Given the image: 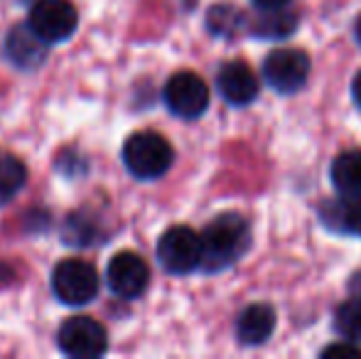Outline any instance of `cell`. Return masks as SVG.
I'll return each instance as SVG.
<instances>
[{
	"label": "cell",
	"instance_id": "cell-1",
	"mask_svg": "<svg viewBox=\"0 0 361 359\" xmlns=\"http://www.w3.org/2000/svg\"><path fill=\"white\" fill-rule=\"evenodd\" d=\"M251 246V226L238 212H224L214 217L202 231V269L219 273L236 261Z\"/></svg>",
	"mask_w": 361,
	"mask_h": 359
},
{
	"label": "cell",
	"instance_id": "cell-2",
	"mask_svg": "<svg viewBox=\"0 0 361 359\" xmlns=\"http://www.w3.org/2000/svg\"><path fill=\"white\" fill-rule=\"evenodd\" d=\"M175 150L155 130H138L123 143V163L138 180H157L172 168Z\"/></svg>",
	"mask_w": 361,
	"mask_h": 359
},
{
	"label": "cell",
	"instance_id": "cell-3",
	"mask_svg": "<svg viewBox=\"0 0 361 359\" xmlns=\"http://www.w3.org/2000/svg\"><path fill=\"white\" fill-rule=\"evenodd\" d=\"M52 293L64 305H89L99 293V271L84 259H64L52 271Z\"/></svg>",
	"mask_w": 361,
	"mask_h": 359
},
{
	"label": "cell",
	"instance_id": "cell-4",
	"mask_svg": "<svg viewBox=\"0 0 361 359\" xmlns=\"http://www.w3.org/2000/svg\"><path fill=\"white\" fill-rule=\"evenodd\" d=\"M57 345L72 359H96L109 350V332L94 317L74 315L59 325Z\"/></svg>",
	"mask_w": 361,
	"mask_h": 359
},
{
	"label": "cell",
	"instance_id": "cell-5",
	"mask_svg": "<svg viewBox=\"0 0 361 359\" xmlns=\"http://www.w3.org/2000/svg\"><path fill=\"white\" fill-rule=\"evenodd\" d=\"M157 261L172 276H187L202 266V236L190 226H172L157 241Z\"/></svg>",
	"mask_w": 361,
	"mask_h": 359
},
{
	"label": "cell",
	"instance_id": "cell-6",
	"mask_svg": "<svg viewBox=\"0 0 361 359\" xmlns=\"http://www.w3.org/2000/svg\"><path fill=\"white\" fill-rule=\"evenodd\" d=\"M27 25L47 44H59L76 32L79 13L72 0H37L30 10Z\"/></svg>",
	"mask_w": 361,
	"mask_h": 359
},
{
	"label": "cell",
	"instance_id": "cell-7",
	"mask_svg": "<svg viewBox=\"0 0 361 359\" xmlns=\"http://www.w3.org/2000/svg\"><path fill=\"white\" fill-rule=\"evenodd\" d=\"M165 104L177 118L195 121L209 109V87L195 72H177L165 84Z\"/></svg>",
	"mask_w": 361,
	"mask_h": 359
},
{
	"label": "cell",
	"instance_id": "cell-8",
	"mask_svg": "<svg viewBox=\"0 0 361 359\" xmlns=\"http://www.w3.org/2000/svg\"><path fill=\"white\" fill-rule=\"evenodd\" d=\"M310 77V57L302 49L278 47L263 62V79L278 94H295Z\"/></svg>",
	"mask_w": 361,
	"mask_h": 359
},
{
	"label": "cell",
	"instance_id": "cell-9",
	"mask_svg": "<svg viewBox=\"0 0 361 359\" xmlns=\"http://www.w3.org/2000/svg\"><path fill=\"white\" fill-rule=\"evenodd\" d=\"M106 283H109L114 296L123 298V300H135L143 296L147 283H150V269H147L143 256L133 254V251H118L109 261Z\"/></svg>",
	"mask_w": 361,
	"mask_h": 359
},
{
	"label": "cell",
	"instance_id": "cell-10",
	"mask_svg": "<svg viewBox=\"0 0 361 359\" xmlns=\"http://www.w3.org/2000/svg\"><path fill=\"white\" fill-rule=\"evenodd\" d=\"M216 89L231 106H248L261 91L258 77L246 62H226L216 74Z\"/></svg>",
	"mask_w": 361,
	"mask_h": 359
},
{
	"label": "cell",
	"instance_id": "cell-11",
	"mask_svg": "<svg viewBox=\"0 0 361 359\" xmlns=\"http://www.w3.org/2000/svg\"><path fill=\"white\" fill-rule=\"evenodd\" d=\"M276 330V310L268 303H253L243 308L236 320V337L241 345H263Z\"/></svg>",
	"mask_w": 361,
	"mask_h": 359
},
{
	"label": "cell",
	"instance_id": "cell-12",
	"mask_svg": "<svg viewBox=\"0 0 361 359\" xmlns=\"http://www.w3.org/2000/svg\"><path fill=\"white\" fill-rule=\"evenodd\" d=\"M5 54L8 59L20 69H35L47 54V42L30 28L27 23L15 28L8 35V44H5Z\"/></svg>",
	"mask_w": 361,
	"mask_h": 359
},
{
	"label": "cell",
	"instance_id": "cell-13",
	"mask_svg": "<svg viewBox=\"0 0 361 359\" xmlns=\"http://www.w3.org/2000/svg\"><path fill=\"white\" fill-rule=\"evenodd\" d=\"M332 185L342 197H361V150H344L332 163Z\"/></svg>",
	"mask_w": 361,
	"mask_h": 359
},
{
	"label": "cell",
	"instance_id": "cell-14",
	"mask_svg": "<svg viewBox=\"0 0 361 359\" xmlns=\"http://www.w3.org/2000/svg\"><path fill=\"white\" fill-rule=\"evenodd\" d=\"M324 224H332L334 229L352 234L361 239V197H344L342 202H332L322 209Z\"/></svg>",
	"mask_w": 361,
	"mask_h": 359
},
{
	"label": "cell",
	"instance_id": "cell-15",
	"mask_svg": "<svg viewBox=\"0 0 361 359\" xmlns=\"http://www.w3.org/2000/svg\"><path fill=\"white\" fill-rule=\"evenodd\" d=\"M27 182L23 160L10 153H0V205H8Z\"/></svg>",
	"mask_w": 361,
	"mask_h": 359
},
{
	"label": "cell",
	"instance_id": "cell-16",
	"mask_svg": "<svg viewBox=\"0 0 361 359\" xmlns=\"http://www.w3.org/2000/svg\"><path fill=\"white\" fill-rule=\"evenodd\" d=\"M263 13H266V15L253 23V35H256V37L281 39V37L293 35L295 28H298V20H295V15L286 13V8L263 10Z\"/></svg>",
	"mask_w": 361,
	"mask_h": 359
},
{
	"label": "cell",
	"instance_id": "cell-17",
	"mask_svg": "<svg viewBox=\"0 0 361 359\" xmlns=\"http://www.w3.org/2000/svg\"><path fill=\"white\" fill-rule=\"evenodd\" d=\"M334 330L347 342H361V298L342 303L334 312Z\"/></svg>",
	"mask_w": 361,
	"mask_h": 359
},
{
	"label": "cell",
	"instance_id": "cell-18",
	"mask_svg": "<svg viewBox=\"0 0 361 359\" xmlns=\"http://www.w3.org/2000/svg\"><path fill=\"white\" fill-rule=\"evenodd\" d=\"M324 357H361V350L357 342H337V345H329L322 350Z\"/></svg>",
	"mask_w": 361,
	"mask_h": 359
},
{
	"label": "cell",
	"instance_id": "cell-19",
	"mask_svg": "<svg viewBox=\"0 0 361 359\" xmlns=\"http://www.w3.org/2000/svg\"><path fill=\"white\" fill-rule=\"evenodd\" d=\"M290 0H253L258 10H278V8H286Z\"/></svg>",
	"mask_w": 361,
	"mask_h": 359
},
{
	"label": "cell",
	"instance_id": "cell-20",
	"mask_svg": "<svg viewBox=\"0 0 361 359\" xmlns=\"http://www.w3.org/2000/svg\"><path fill=\"white\" fill-rule=\"evenodd\" d=\"M352 96H354V101H357V106L361 109V72L354 77V82H352Z\"/></svg>",
	"mask_w": 361,
	"mask_h": 359
},
{
	"label": "cell",
	"instance_id": "cell-21",
	"mask_svg": "<svg viewBox=\"0 0 361 359\" xmlns=\"http://www.w3.org/2000/svg\"><path fill=\"white\" fill-rule=\"evenodd\" d=\"M354 35H357V39H359V44H361V15L357 18V25H354Z\"/></svg>",
	"mask_w": 361,
	"mask_h": 359
}]
</instances>
